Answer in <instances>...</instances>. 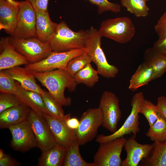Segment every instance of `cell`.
I'll return each instance as SVG.
<instances>
[{"mask_svg": "<svg viewBox=\"0 0 166 166\" xmlns=\"http://www.w3.org/2000/svg\"><path fill=\"white\" fill-rule=\"evenodd\" d=\"M79 146L74 139L66 150L63 166H96L93 162H88L82 158Z\"/></svg>", "mask_w": 166, "mask_h": 166, "instance_id": "484cf974", "label": "cell"}, {"mask_svg": "<svg viewBox=\"0 0 166 166\" xmlns=\"http://www.w3.org/2000/svg\"><path fill=\"white\" fill-rule=\"evenodd\" d=\"M16 83L17 88L14 94L23 103L28 106L39 115L43 116L44 113L51 115L46 108L40 94L35 92L26 90L17 81Z\"/></svg>", "mask_w": 166, "mask_h": 166, "instance_id": "e0dca14e", "label": "cell"}, {"mask_svg": "<svg viewBox=\"0 0 166 166\" xmlns=\"http://www.w3.org/2000/svg\"><path fill=\"white\" fill-rule=\"evenodd\" d=\"M36 12V37L48 43L56 31L58 24L51 21L48 10Z\"/></svg>", "mask_w": 166, "mask_h": 166, "instance_id": "ffe728a7", "label": "cell"}, {"mask_svg": "<svg viewBox=\"0 0 166 166\" xmlns=\"http://www.w3.org/2000/svg\"><path fill=\"white\" fill-rule=\"evenodd\" d=\"M31 5L36 11H45L49 0H26Z\"/></svg>", "mask_w": 166, "mask_h": 166, "instance_id": "8d00e7d4", "label": "cell"}, {"mask_svg": "<svg viewBox=\"0 0 166 166\" xmlns=\"http://www.w3.org/2000/svg\"><path fill=\"white\" fill-rule=\"evenodd\" d=\"M67 114L63 118L55 117L44 113L43 116L46 119L58 145L67 149L74 139V130L69 128L65 122Z\"/></svg>", "mask_w": 166, "mask_h": 166, "instance_id": "5bb4252c", "label": "cell"}, {"mask_svg": "<svg viewBox=\"0 0 166 166\" xmlns=\"http://www.w3.org/2000/svg\"><path fill=\"white\" fill-rule=\"evenodd\" d=\"M98 32L101 37L125 43L132 39L135 34L136 29L131 19L123 17L103 21Z\"/></svg>", "mask_w": 166, "mask_h": 166, "instance_id": "277c9868", "label": "cell"}, {"mask_svg": "<svg viewBox=\"0 0 166 166\" xmlns=\"http://www.w3.org/2000/svg\"><path fill=\"white\" fill-rule=\"evenodd\" d=\"M153 47L157 51L166 54V38L158 39L154 43Z\"/></svg>", "mask_w": 166, "mask_h": 166, "instance_id": "60d3db41", "label": "cell"}, {"mask_svg": "<svg viewBox=\"0 0 166 166\" xmlns=\"http://www.w3.org/2000/svg\"><path fill=\"white\" fill-rule=\"evenodd\" d=\"M6 70L25 89L41 94L43 89L37 83L32 71L20 66Z\"/></svg>", "mask_w": 166, "mask_h": 166, "instance_id": "44dd1931", "label": "cell"}, {"mask_svg": "<svg viewBox=\"0 0 166 166\" xmlns=\"http://www.w3.org/2000/svg\"><path fill=\"white\" fill-rule=\"evenodd\" d=\"M30 108L24 103L0 113V128H9L27 120Z\"/></svg>", "mask_w": 166, "mask_h": 166, "instance_id": "ac0fdd59", "label": "cell"}, {"mask_svg": "<svg viewBox=\"0 0 166 166\" xmlns=\"http://www.w3.org/2000/svg\"><path fill=\"white\" fill-rule=\"evenodd\" d=\"M47 109L51 115L63 118L65 115L62 106L54 99L48 91L43 89L41 94Z\"/></svg>", "mask_w": 166, "mask_h": 166, "instance_id": "f546056e", "label": "cell"}, {"mask_svg": "<svg viewBox=\"0 0 166 166\" xmlns=\"http://www.w3.org/2000/svg\"><path fill=\"white\" fill-rule=\"evenodd\" d=\"M146 136L154 142L166 140V119L160 113L156 122L149 126Z\"/></svg>", "mask_w": 166, "mask_h": 166, "instance_id": "83f0119b", "label": "cell"}, {"mask_svg": "<svg viewBox=\"0 0 166 166\" xmlns=\"http://www.w3.org/2000/svg\"><path fill=\"white\" fill-rule=\"evenodd\" d=\"M23 103L14 94L6 93H0V113L9 108Z\"/></svg>", "mask_w": 166, "mask_h": 166, "instance_id": "836d02e7", "label": "cell"}, {"mask_svg": "<svg viewBox=\"0 0 166 166\" xmlns=\"http://www.w3.org/2000/svg\"><path fill=\"white\" fill-rule=\"evenodd\" d=\"M143 93L138 92L132 97L131 102V113L122 126L114 132L105 135L103 134L96 136V141L99 143L108 142L115 139L123 137L125 135L131 134L136 137L140 132L139 111L144 99Z\"/></svg>", "mask_w": 166, "mask_h": 166, "instance_id": "5b68a950", "label": "cell"}, {"mask_svg": "<svg viewBox=\"0 0 166 166\" xmlns=\"http://www.w3.org/2000/svg\"><path fill=\"white\" fill-rule=\"evenodd\" d=\"M97 70L94 69L90 63L85 65L75 75L74 78L77 84H83L92 87L98 81Z\"/></svg>", "mask_w": 166, "mask_h": 166, "instance_id": "4316f807", "label": "cell"}, {"mask_svg": "<svg viewBox=\"0 0 166 166\" xmlns=\"http://www.w3.org/2000/svg\"><path fill=\"white\" fill-rule=\"evenodd\" d=\"M154 30L158 36L159 39L166 38V11L158 20L154 26Z\"/></svg>", "mask_w": 166, "mask_h": 166, "instance_id": "d590c367", "label": "cell"}, {"mask_svg": "<svg viewBox=\"0 0 166 166\" xmlns=\"http://www.w3.org/2000/svg\"><path fill=\"white\" fill-rule=\"evenodd\" d=\"M85 52V48L62 52L52 51L43 59L36 63H29L25 65V67L31 71L36 72H46L58 69H65L71 60Z\"/></svg>", "mask_w": 166, "mask_h": 166, "instance_id": "ba28073f", "label": "cell"}, {"mask_svg": "<svg viewBox=\"0 0 166 166\" xmlns=\"http://www.w3.org/2000/svg\"><path fill=\"white\" fill-rule=\"evenodd\" d=\"M67 117L65 120L66 124L68 127L70 129L74 130L78 127L80 121L78 119L75 117H71V114L68 113L67 114Z\"/></svg>", "mask_w": 166, "mask_h": 166, "instance_id": "f35d334b", "label": "cell"}, {"mask_svg": "<svg viewBox=\"0 0 166 166\" xmlns=\"http://www.w3.org/2000/svg\"><path fill=\"white\" fill-rule=\"evenodd\" d=\"M87 36L84 46L86 53L97 67L99 74L107 78H114L119 72L116 66L108 62L101 46V37L98 30L91 27L86 31Z\"/></svg>", "mask_w": 166, "mask_h": 166, "instance_id": "7a4b0ae2", "label": "cell"}, {"mask_svg": "<svg viewBox=\"0 0 166 166\" xmlns=\"http://www.w3.org/2000/svg\"><path fill=\"white\" fill-rule=\"evenodd\" d=\"M144 1L145 2H146V1H149L150 0H144Z\"/></svg>", "mask_w": 166, "mask_h": 166, "instance_id": "ee69618b", "label": "cell"}, {"mask_svg": "<svg viewBox=\"0 0 166 166\" xmlns=\"http://www.w3.org/2000/svg\"><path fill=\"white\" fill-rule=\"evenodd\" d=\"M135 138L132 136L126 140L124 147L127 156L121 166H137L151 152L153 144H141L137 142Z\"/></svg>", "mask_w": 166, "mask_h": 166, "instance_id": "9a60e30c", "label": "cell"}, {"mask_svg": "<svg viewBox=\"0 0 166 166\" xmlns=\"http://www.w3.org/2000/svg\"><path fill=\"white\" fill-rule=\"evenodd\" d=\"M126 141L123 136L100 143L93 162L96 166H121V154Z\"/></svg>", "mask_w": 166, "mask_h": 166, "instance_id": "30bf717a", "label": "cell"}, {"mask_svg": "<svg viewBox=\"0 0 166 166\" xmlns=\"http://www.w3.org/2000/svg\"><path fill=\"white\" fill-rule=\"evenodd\" d=\"M6 154L4 153L3 150L1 149H0V159H2L6 156Z\"/></svg>", "mask_w": 166, "mask_h": 166, "instance_id": "b9f144b4", "label": "cell"}, {"mask_svg": "<svg viewBox=\"0 0 166 166\" xmlns=\"http://www.w3.org/2000/svg\"><path fill=\"white\" fill-rule=\"evenodd\" d=\"M36 79L45 87L51 95L63 106H70L71 99L66 97L64 91L67 88L70 92L74 91L77 84L74 78L63 69L36 72L32 71Z\"/></svg>", "mask_w": 166, "mask_h": 166, "instance_id": "6da1fadb", "label": "cell"}, {"mask_svg": "<svg viewBox=\"0 0 166 166\" xmlns=\"http://www.w3.org/2000/svg\"><path fill=\"white\" fill-rule=\"evenodd\" d=\"M156 105L160 113L166 119V97L164 96L159 97Z\"/></svg>", "mask_w": 166, "mask_h": 166, "instance_id": "74e56055", "label": "cell"}, {"mask_svg": "<svg viewBox=\"0 0 166 166\" xmlns=\"http://www.w3.org/2000/svg\"><path fill=\"white\" fill-rule=\"evenodd\" d=\"M7 2L14 5H18V1H16L14 0H6Z\"/></svg>", "mask_w": 166, "mask_h": 166, "instance_id": "7bdbcfd3", "label": "cell"}, {"mask_svg": "<svg viewBox=\"0 0 166 166\" xmlns=\"http://www.w3.org/2000/svg\"><path fill=\"white\" fill-rule=\"evenodd\" d=\"M8 129L12 136L10 145L14 150L25 152L38 148L37 140L27 120Z\"/></svg>", "mask_w": 166, "mask_h": 166, "instance_id": "4fadbf2b", "label": "cell"}, {"mask_svg": "<svg viewBox=\"0 0 166 166\" xmlns=\"http://www.w3.org/2000/svg\"><path fill=\"white\" fill-rule=\"evenodd\" d=\"M27 121L37 140L38 148L41 151L57 145L48 124L43 116L38 115L30 109Z\"/></svg>", "mask_w": 166, "mask_h": 166, "instance_id": "7c38bea8", "label": "cell"}, {"mask_svg": "<svg viewBox=\"0 0 166 166\" xmlns=\"http://www.w3.org/2000/svg\"><path fill=\"white\" fill-rule=\"evenodd\" d=\"M139 113L144 115L148 121L149 126L156 122L160 114L156 105L145 99L141 105Z\"/></svg>", "mask_w": 166, "mask_h": 166, "instance_id": "1f68e13d", "label": "cell"}, {"mask_svg": "<svg viewBox=\"0 0 166 166\" xmlns=\"http://www.w3.org/2000/svg\"><path fill=\"white\" fill-rule=\"evenodd\" d=\"M17 87L16 81L6 70L0 71V93L14 94Z\"/></svg>", "mask_w": 166, "mask_h": 166, "instance_id": "d6a6232c", "label": "cell"}, {"mask_svg": "<svg viewBox=\"0 0 166 166\" xmlns=\"http://www.w3.org/2000/svg\"><path fill=\"white\" fill-rule=\"evenodd\" d=\"M144 0H121V5L137 17H145L149 14V8Z\"/></svg>", "mask_w": 166, "mask_h": 166, "instance_id": "f1b7e54d", "label": "cell"}, {"mask_svg": "<svg viewBox=\"0 0 166 166\" xmlns=\"http://www.w3.org/2000/svg\"><path fill=\"white\" fill-rule=\"evenodd\" d=\"M67 149L58 145L42 151L38 159V166H63Z\"/></svg>", "mask_w": 166, "mask_h": 166, "instance_id": "cb8c5ba5", "label": "cell"}, {"mask_svg": "<svg viewBox=\"0 0 166 166\" xmlns=\"http://www.w3.org/2000/svg\"><path fill=\"white\" fill-rule=\"evenodd\" d=\"M18 5H14L6 0H0V30L11 35L16 27Z\"/></svg>", "mask_w": 166, "mask_h": 166, "instance_id": "d6986e66", "label": "cell"}, {"mask_svg": "<svg viewBox=\"0 0 166 166\" xmlns=\"http://www.w3.org/2000/svg\"><path fill=\"white\" fill-rule=\"evenodd\" d=\"M9 41L15 50L23 55L29 63L41 61L47 57L52 51L49 44L36 37L18 39L11 36Z\"/></svg>", "mask_w": 166, "mask_h": 166, "instance_id": "52a82bcc", "label": "cell"}, {"mask_svg": "<svg viewBox=\"0 0 166 166\" xmlns=\"http://www.w3.org/2000/svg\"><path fill=\"white\" fill-rule=\"evenodd\" d=\"M0 49V71L29 64L26 58L15 50L8 37L1 38Z\"/></svg>", "mask_w": 166, "mask_h": 166, "instance_id": "2e32d148", "label": "cell"}, {"mask_svg": "<svg viewBox=\"0 0 166 166\" xmlns=\"http://www.w3.org/2000/svg\"><path fill=\"white\" fill-rule=\"evenodd\" d=\"M18 3L17 23L11 36L18 39L36 37L35 10L26 0L18 1Z\"/></svg>", "mask_w": 166, "mask_h": 166, "instance_id": "9c48e42d", "label": "cell"}, {"mask_svg": "<svg viewBox=\"0 0 166 166\" xmlns=\"http://www.w3.org/2000/svg\"><path fill=\"white\" fill-rule=\"evenodd\" d=\"M149 155L140 164L143 166H166V140L154 142Z\"/></svg>", "mask_w": 166, "mask_h": 166, "instance_id": "d4e9b609", "label": "cell"}, {"mask_svg": "<svg viewBox=\"0 0 166 166\" xmlns=\"http://www.w3.org/2000/svg\"><path fill=\"white\" fill-rule=\"evenodd\" d=\"M20 165V163L7 154L5 157L0 159V166H17Z\"/></svg>", "mask_w": 166, "mask_h": 166, "instance_id": "ab89813d", "label": "cell"}, {"mask_svg": "<svg viewBox=\"0 0 166 166\" xmlns=\"http://www.w3.org/2000/svg\"><path fill=\"white\" fill-rule=\"evenodd\" d=\"M86 0L97 6L98 12L100 14L109 11L118 13L121 10V6L119 4L110 2L108 0Z\"/></svg>", "mask_w": 166, "mask_h": 166, "instance_id": "e575fe53", "label": "cell"}, {"mask_svg": "<svg viewBox=\"0 0 166 166\" xmlns=\"http://www.w3.org/2000/svg\"><path fill=\"white\" fill-rule=\"evenodd\" d=\"M102 121V112L99 107L89 108L83 113L78 127L74 130V139L79 145H84L95 138Z\"/></svg>", "mask_w": 166, "mask_h": 166, "instance_id": "8992f818", "label": "cell"}, {"mask_svg": "<svg viewBox=\"0 0 166 166\" xmlns=\"http://www.w3.org/2000/svg\"><path fill=\"white\" fill-rule=\"evenodd\" d=\"M102 111V126L112 133L117 130V125L121 119V112L119 99L113 93L104 91L101 95L99 106Z\"/></svg>", "mask_w": 166, "mask_h": 166, "instance_id": "8fae6325", "label": "cell"}, {"mask_svg": "<svg viewBox=\"0 0 166 166\" xmlns=\"http://www.w3.org/2000/svg\"><path fill=\"white\" fill-rule=\"evenodd\" d=\"M152 69L145 62L141 64L131 77L129 81L128 89L135 91L140 87L147 85L154 80Z\"/></svg>", "mask_w": 166, "mask_h": 166, "instance_id": "603a6c76", "label": "cell"}, {"mask_svg": "<svg viewBox=\"0 0 166 166\" xmlns=\"http://www.w3.org/2000/svg\"><path fill=\"white\" fill-rule=\"evenodd\" d=\"M92 61L86 53L74 57L68 62L65 70L72 77H74L76 74L81 69Z\"/></svg>", "mask_w": 166, "mask_h": 166, "instance_id": "4dcf8cb0", "label": "cell"}, {"mask_svg": "<svg viewBox=\"0 0 166 166\" xmlns=\"http://www.w3.org/2000/svg\"><path fill=\"white\" fill-rule=\"evenodd\" d=\"M86 31L75 32L63 21L58 24L56 31L48 43L52 51L62 52L84 48Z\"/></svg>", "mask_w": 166, "mask_h": 166, "instance_id": "3957f363", "label": "cell"}, {"mask_svg": "<svg viewBox=\"0 0 166 166\" xmlns=\"http://www.w3.org/2000/svg\"><path fill=\"white\" fill-rule=\"evenodd\" d=\"M144 61L151 66L154 72V80L161 77L166 72V54L153 47L147 49L144 53Z\"/></svg>", "mask_w": 166, "mask_h": 166, "instance_id": "7402d4cb", "label": "cell"}]
</instances>
